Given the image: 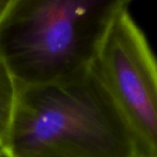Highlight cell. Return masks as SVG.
<instances>
[{
	"label": "cell",
	"mask_w": 157,
	"mask_h": 157,
	"mask_svg": "<svg viewBox=\"0 0 157 157\" xmlns=\"http://www.w3.org/2000/svg\"><path fill=\"white\" fill-rule=\"evenodd\" d=\"M17 86L5 61L0 57V145L2 146L9 131Z\"/></svg>",
	"instance_id": "4"
},
{
	"label": "cell",
	"mask_w": 157,
	"mask_h": 157,
	"mask_svg": "<svg viewBox=\"0 0 157 157\" xmlns=\"http://www.w3.org/2000/svg\"><path fill=\"white\" fill-rule=\"evenodd\" d=\"M10 2H11V0H0V18L2 17L5 12L7 11Z\"/></svg>",
	"instance_id": "5"
},
{
	"label": "cell",
	"mask_w": 157,
	"mask_h": 157,
	"mask_svg": "<svg viewBox=\"0 0 157 157\" xmlns=\"http://www.w3.org/2000/svg\"><path fill=\"white\" fill-rule=\"evenodd\" d=\"M6 157H145L132 127L93 71L17 87Z\"/></svg>",
	"instance_id": "1"
},
{
	"label": "cell",
	"mask_w": 157,
	"mask_h": 157,
	"mask_svg": "<svg viewBox=\"0 0 157 157\" xmlns=\"http://www.w3.org/2000/svg\"><path fill=\"white\" fill-rule=\"evenodd\" d=\"M0 157H6V154H5V152H3V148L1 145H0Z\"/></svg>",
	"instance_id": "6"
},
{
	"label": "cell",
	"mask_w": 157,
	"mask_h": 157,
	"mask_svg": "<svg viewBox=\"0 0 157 157\" xmlns=\"http://www.w3.org/2000/svg\"><path fill=\"white\" fill-rule=\"evenodd\" d=\"M129 3L121 0L112 12L90 68L132 127L144 156L157 157L156 59Z\"/></svg>",
	"instance_id": "3"
},
{
	"label": "cell",
	"mask_w": 157,
	"mask_h": 157,
	"mask_svg": "<svg viewBox=\"0 0 157 157\" xmlns=\"http://www.w3.org/2000/svg\"><path fill=\"white\" fill-rule=\"evenodd\" d=\"M121 0H11L0 18V57L17 87L54 83L88 68Z\"/></svg>",
	"instance_id": "2"
}]
</instances>
